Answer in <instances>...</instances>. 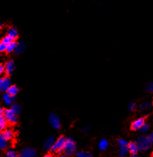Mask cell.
I'll use <instances>...</instances> for the list:
<instances>
[{
  "mask_svg": "<svg viewBox=\"0 0 153 157\" xmlns=\"http://www.w3.org/2000/svg\"><path fill=\"white\" fill-rule=\"evenodd\" d=\"M36 155V150L31 147H25L20 152V157H35Z\"/></svg>",
  "mask_w": 153,
  "mask_h": 157,
  "instance_id": "7",
  "label": "cell"
},
{
  "mask_svg": "<svg viewBox=\"0 0 153 157\" xmlns=\"http://www.w3.org/2000/svg\"><path fill=\"white\" fill-rule=\"evenodd\" d=\"M146 90L147 92L148 93H153V82H150V83L147 86Z\"/></svg>",
  "mask_w": 153,
  "mask_h": 157,
  "instance_id": "29",
  "label": "cell"
},
{
  "mask_svg": "<svg viewBox=\"0 0 153 157\" xmlns=\"http://www.w3.org/2000/svg\"><path fill=\"white\" fill-rule=\"evenodd\" d=\"M132 157H138V156H137V155H132Z\"/></svg>",
  "mask_w": 153,
  "mask_h": 157,
  "instance_id": "37",
  "label": "cell"
},
{
  "mask_svg": "<svg viewBox=\"0 0 153 157\" xmlns=\"http://www.w3.org/2000/svg\"><path fill=\"white\" fill-rule=\"evenodd\" d=\"M149 138H150V140H151V141L152 142V144H153V132H151V135L149 136Z\"/></svg>",
  "mask_w": 153,
  "mask_h": 157,
  "instance_id": "34",
  "label": "cell"
},
{
  "mask_svg": "<svg viewBox=\"0 0 153 157\" xmlns=\"http://www.w3.org/2000/svg\"><path fill=\"white\" fill-rule=\"evenodd\" d=\"M128 150H129V152L132 154V155H136L139 150V147H138V145L136 143H134V142H131L128 144Z\"/></svg>",
  "mask_w": 153,
  "mask_h": 157,
  "instance_id": "11",
  "label": "cell"
},
{
  "mask_svg": "<svg viewBox=\"0 0 153 157\" xmlns=\"http://www.w3.org/2000/svg\"><path fill=\"white\" fill-rule=\"evenodd\" d=\"M5 73H7V75L11 74L12 72L15 69V63L13 60H8L5 64Z\"/></svg>",
  "mask_w": 153,
  "mask_h": 157,
  "instance_id": "10",
  "label": "cell"
},
{
  "mask_svg": "<svg viewBox=\"0 0 153 157\" xmlns=\"http://www.w3.org/2000/svg\"><path fill=\"white\" fill-rule=\"evenodd\" d=\"M5 73V65H0V73Z\"/></svg>",
  "mask_w": 153,
  "mask_h": 157,
  "instance_id": "32",
  "label": "cell"
},
{
  "mask_svg": "<svg viewBox=\"0 0 153 157\" xmlns=\"http://www.w3.org/2000/svg\"><path fill=\"white\" fill-rule=\"evenodd\" d=\"M57 157H67L66 155H59V156H57Z\"/></svg>",
  "mask_w": 153,
  "mask_h": 157,
  "instance_id": "35",
  "label": "cell"
},
{
  "mask_svg": "<svg viewBox=\"0 0 153 157\" xmlns=\"http://www.w3.org/2000/svg\"><path fill=\"white\" fill-rule=\"evenodd\" d=\"M129 150H128V146H125V147H120V148H119V156L120 157H125L126 155H127V153H128Z\"/></svg>",
  "mask_w": 153,
  "mask_h": 157,
  "instance_id": "19",
  "label": "cell"
},
{
  "mask_svg": "<svg viewBox=\"0 0 153 157\" xmlns=\"http://www.w3.org/2000/svg\"><path fill=\"white\" fill-rule=\"evenodd\" d=\"M11 109L13 110V111L15 112L16 114H19L20 113V111H21V107H20V105H19V104H14V105H12Z\"/></svg>",
  "mask_w": 153,
  "mask_h": 157,
  "instance_id": "23",
  "label": "cell"
},
{
  "mask_svg": "<svg viewBox=\"0 0 153 157\" xmlns=\"http://www.w3.org/2000/svg\"><path fill=\"white\" fill-rule=\"evenodd\" d=\"M108 146H109V142L106 139H102L98 143V148L101 151H105L107 149Z\"/></svg>",
  "mask_w": 153,
  "mask_h": 157,
  "instance_id": "16",
  "label": "cell"
},
{
  "mask_svg": "<svg viewBox=\"0 0 153 157\" xmlns=\"http://www.w3.org/2000/svg\"><path fill=\"white\" fill-rule=\"evenodd\" d=\"M149 130V126L147 123H144L143 124V126L140 129V131L142 132V133H146V132H147Z\"/></svg>",
  "mask_w": 153,
  "mask_h": 157,
  "instance_id": "28",
  "label": "cell"
},
{
  "mask_svg": "<svg viewBox=\"0 0 153 157\" xmlns=\"http://www.w3.org/2000/svg\"><path fill=\"white\" fill-rule=\"evenodd\" d=\"M145 123V120L143 118H137L136 120L134 121L133 123H132V129L134 131H137V130H140L141 127L143 126V124Z\"/></svg>",
  "mask_w": 153,
  "mask_h": 157,
  "instance_id": "8",
  "label": "cell"
},
{
  "mask_svg": "<svg viewBox=\"0 0 153 157\" xmlns=\"http://www.w3.org/2000/svg\"><path fill=\"white\" fill-rule=\"evenodd\" d=\"M25 48H26V45L24 44V41H20L18 42L17 45H16V48H15V53H22L25 50Z\"/></svg>",
  "mask_w": 153,
  "mask_h": 157,
  "instance_id": "14",
  "label": "cell"
},
{
  "mask_svg": "<svg viewBox=\"0 0 153 157\" xmlns=\"http://www.w3.org/2000/svg\"><path fill=\"white\" fill-rule=\"evenodd\" d=\"M136 144L138 145L139 150L141 151H146L151 147L152 142L150 140L149 136H143L137 139Z\"/></svg>",
  "mask_w": 153,
  "mask_h": 157,
  "instance_id": "1",
  "label": "cell"
},
{
  "mask_svg": "<svg viewBox=\"0 0 153 157\" xmlns=\"http://www.w3.org/2000/svg\"><path fill=\"white\" fill-rule=\"evenodd\" d=\"M150 105H151V104L149 103L148 101H143V102H142L141 105H140V109L143 110H147V109H148V108L150 107Z\"/></svg>",
  "mask_w": 153,
  "mask_h": 157,
  "instance_id": "25",
  "label": "cell"
},
{
  "mask_svg": "<svg viewBox=\"0 0 153 157\" xmlns=\"http://www.w3.org/2000/svg\"><path fill=\"white\" fill-rule=\"evenodd\" d=\"M136 107H137V105H136V104L135 103L134 101L130 102L129 105H128V108H129V110H131V111H133V110H136Z\"/></svg>",
  "mask_w": 153,
  "mask_h": 157,
  "instance_id": "30",
  "label": "cell"
},
{
  "mask_svg": "<svg viewBox=\"0 0 153 157\" xmlns=\"http://www.w3.org/2000/svg\"><path fill=\"white\" fill-rule=\"evenodd\" d=\"M7 36H10L11 39L15 40L18 37V31L17 29L14 27H11V28H9L8 30H7Z\"/></svg>",
  "mask_w": 153,
  "mask_h": 157,
  "instance_id": "13",
  "label": "cell"
},
{
  "mask_svg": "<svg viewBox=\"0 0 153 157\" xmlns=\"http://www.w3.org/2000/svg\"><path fill=\"white\" fill-rule=\"evenodd\" d=\"M76 150H77V146L75 141L72 138H67L65 140L63 151L66 155H73V153H75Z\"/></svg>",
  "mask_w": 153,
  "mask_h": 157,
  "instance_id": "2",
  "label": "cell"
},
{
  "mask_svg": "<svg viewBox=\"0 0 153 157\" xmlns=\"http://www.w3.org/2000/svg\"><path fill=\"white\" fill-rule=\"evenodd\" d=\"M6 157H18L17 154L15 152V151L12 150V149H10L7 151L6 153Z\"/></svg>",
  "mask_w": 153,
  "mask_h": 157,
  "instance_id": "24",
  "label": "cell"
},
{
  "mask_svg": "<svg viewBox=\"0 0 153 157\" xmlns=\"http://www.w3.org/2000/svg\"><path fill=\"white\" fill-rule=\"evenodd\" d=\"M5 117V118L7 119V121L9 123L11 124H15L17 122V114H15V112L13 111L12 109H7L4 110V113L2 114Z\"/></svg>",
  "mask_w": 153,
  "mask_h": 157,
  "instance_id": "3",
  "label": "cell"
},
{
  "mask_svg": "<svg viewBox=\"0 0 153 157\" xmlns=\"http://www.w3.org/2000/svg\"><path fill=\"white\" fill-rule=\"evenodd\" d=\"M151 155H152V157H153V151H152V154H151Z\"/></svg>",
  "mask_w": 153,
  "mask_h": 157,
  "instance_id": "38",
  "label": "cell"
},
{
  "mask_svg": "<svg viewBox=\"0 0 153 157\" xmlns=\"http://www.w3.org/2000/svg\"><path fill=\"white\" fill-rule=\"evenodd\" d=\"M11 86V80L8 77L0 78V90L2 92H7L8 89Z\"/></svg>",
  "mask_w": 153,
  "mask_h": 157,
  "instance_id": "6",
  "label": "cell"
},
{
  "mask_svg": "<svg viewBox=\"0 0 153 157\" xmlns=\"http://www.w3.org/2000/svg\"><path fill=\"white\" fill-rule=\"evenodd\" d=\"M2 100H3V102L5 103V105H11V104L13 103L14 98L13 96L9 94L8 93H5L4 94L2 95Z\"/></svg>",
  "mask_w": 153,
  "mask_h": 157,
  "instance_id": "12",
  "label": "cell"
},
{
  "mask_svg": "<svg viewBox=\"0 0 153 157\" xmlns=\"http://www.w3.org/2000/svg\"><path fill=\"white\" fill-rule=\"evenodd\" d=\"M48 121H49L50 125L52 126V127H53L54 129H60V119H59L58 116L56 115V114H49L48 116Z\"/></svg>",
  "mask_w": 153,
  "mask_h": 157,
  "instance_id": "5",
  "label": "cell"
},
{
  "mask_svg": "<svg viewBox=\"0 0 153 157\" xmlns=\"http://www.w3.org/2000/svg\"><path fill=\"white\" fill-rule=\"evenodd\" d=\"M56 138L55 136H50L45 140V142L44 144V147L46 149V150H49V149H52V146L54 145L55 142H56Z\"/></svg>",
  "mask_w": 153,
  "mask_h": 157,
  "instance_id": "9",
  "label": "cell"
},
{
  "mask_svg": "<svg viewBox=\"0 0 153 157\" xmlns=\"http://www.w3.org/2000/svg\"><path fill=\"white\" fill-rule=\"evenodd\" d=\"M65 139L64 136H60V138H58L57 140H56V142L54 144V145L52 146V149L51 150L54 152H60V151H63V149H64V146H65Z\"/></svg>",
  "mask_w": 153,
  "mask_h": 157,
  "instance_id": "4",
  "label": "cell"
},
{
  "mask_svg": "<svg viewBox=\"0 0 153 157\" xmlns=\"http://www.w3.org/2000/svg\"><path fill=\"white\" fill-rule=\"evenodd\" d=\"M77 157H92V154L88 151H78L76 155Z\"/></svg>",
  "mask_w": 153,
  "mask_h": 157,
  "instance_id": "22",
  "label": "cell"
},
{
  "mask_svg": "<svg viewBox=\"0 0 153 157\" xmlns=\"http://www.w3.org/2000/svg\"><path fill=\"white\" fill-rule=\"evenodd\" d=\"M89 129H90V127H85L82 130H83V131H84V132H87V131H89Z\"/></svg>",
  "mask_w": 153,
  "mask_h": 157,
  "instance_id": "33",
  "label": "cell"
},
{
  "mask_svg": "<svg viewBox=\"0 0 153 157\" xmlns=\"http://www.w3.org/2000/svg\"><path fill=\"white\" fill-rule=\"evenodd\" d=\"M1 135H2V136H3V137H4L6 140H11L12 138H13L14 132L11 131V129H6L2 131V133H1Z\"/></svg>",
  "mask_w": 153,
  "mask_h": 157,
  "instance_id": "15",
  "label": "cell"
},
{
  "mask_svg": "<svg viewBox=\"0 0 153 157\" xmlns=\"http://www.w3.org/2000/svg\"><path fill=\"white\" fill-rule=\"evenodd\" d=\"M12 41H13V40L11 39V37L10 36H4L3 37V38H2V41H1V42H2V43H4V44H10L11 43V42H12Z\"/></svg>",
  "mask_w": 153,
  "mask_h": 157,
  "instance_id": "26",
  "label": "cell"
},
{
  "mask_svg": "<svg viewBox=\"0 0 153 157\" xmlns=\"http://www.w3.org/2000/svg\"><path fill=\"white\" fill-rule=\"evenodd\" d=\"M0 51H1V52L7 51V44H6L2 43V42L0 43Z\"/></svg>",
  "mask_w": 153,
  "mask_h": 157,
  "instance_id": "31",
  "label": "cell"
},
{
  "mask_svg": "<svg viewBox=\"0 0 153 157\" xmlns=\"http://www.w3.org/2000/svg\"><path fill=\"white\" fill-rule=\"evenodd\" d=\"M16 45H17V43L15 41H12L10 44H8L7 45V52H11L15 51V48H16Z\"/></svg>",
  "mask_w": 153,
  "mask_h": 157,
  "instance_id": "20",
  "label": "cell"
},
{
  "mask_svg": "<svg viewBox=\"0 0 153 157\" xmlns=\"http://www.w3.org/2000/svg\"><path fill=\"white\" fill-rule=\"evenodd\" d=\"M18 92H19V88H18L16 86H14V85H11V86L8 89L7 93H8L9 94L11 95V96H15L17 94Z\"/></svg>",
  "mask_w": 153,
  "mask_h": 157,
  "instance_id": "17",
  "label": "cell"
},
{
  "mask_svg": "<svg viewBox=\"0 0 153 157\" xmlns=\"http://www.w3.org/2000/svg\"><path fill=\"white\" fill-rule=\"evenodd\" d=\"M128 144H129V143H127V141H126L125 140H123V139H119V140H118V144H119V147H120L128 146Z\"/></svg>",
  "mask_w": 153,
  "mask_h": 157,
  "instance_id": "27",
  "label": "cell"
},
{
  "mask_svg": "<svg viewBox=\"0 0 153 157\" xmlns=\"http://www.w3.org/2000/svg\"><path fill=\"white\" fill-rule=\"evenodd\" d=\"M7 125V121L3 115H0V129L4 130Z\"/></svg>",
  "mask_w": 153,
  "mask_h": 157,
  "instance_id": "21",
  "label": "cell"
},
{
  "mask_svg": "<svg viewBox=\"0 0 153 157\" xmlns=\"http://www.w3.org/2000/svg\"><path fill=\"white\" fill-rule=\"evenodd\" d=\"M7 147V140H6L2 135H0V148L4 150Z\"/></svg>",
  "mask_w": 153,
  "mask_h": 157,
  "instance_id": "18",
  "label": "cell"
},
{
  "mask_svg": "<svg viewBox=\"0 0 153 157\" xmlns=\"http://www.w3.org/2000/svg\"><path fill=\"white\" fill-rule=\"evenodd\" d=\"M44 157H51V155H44Z\"/></svg>",
  "mask_w": 153,
  "mask_h": 157,
  "instance_id": "36",
  "label": "cell"
}]
</instances>
